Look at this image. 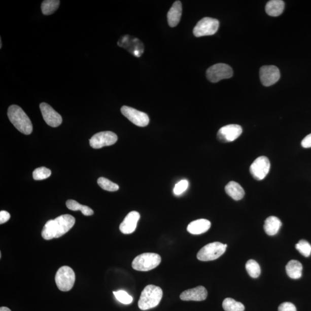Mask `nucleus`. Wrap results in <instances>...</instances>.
Listing matches in <instances>:
<instances>
[{
	"label": "nucleus",
	"mask_w": 311,
	"mask_h": 311,
	"mask_svg": "<svg viewBox=\"0 0 311 311\" xmlns=\"http://www.w3.org/2000/svg\"><path fill=\"white\" fill-rule=\"evenodd\" d=\"M75 217L63 215L54 220H50L45 225L42 232V237L47 240L59 238L65 235L75 224Z\"/></svg>",
	"instance_id": "obj_1"
},
{
	"label": "nucleus",
	"mask_w": 311,
	"mask_h": 311,
	"mask_svg": "<svg viewBox=\"0 0 311 311\" xmlns=\"http://www.w3.org/2000/svg\"><path fill=\"white\" fill-rule=\"evenodd\" d=\"M8 116L12 124L21 133L25 135L32 133L33 127L31 121L19 106H11L8 110Z\"/></svg>",
	"instance_id": "obj_2"
},
{
	"label": "nucleus",
	"mask_w": 311,
	"mask_h": 311,
	"mask_svg": "<svg viewBox=\"0 0 311 311\" xmlns=\"http://www.w3.org/2000/svg\"><path fill=\"white\" fill-rule=\"evenodd\" d=\"M163 297V291L159 287L149 285L145 288L141 294L138 302L140 309L146 310L156 307Z\"/></svg>",
	"instance_id": "obj_3"
},
{
	"label": "nucleus",
	"mask_w": 311,
	"mask_h": 311,
	"mask_svg": "<svg viewBox=\"0 0 311 311\" xmlns=\"http://www.w3.org/2000/svg\"><path fill=\"white\" fill-rule=\"evenodd\" d=\"M161 261V257L156 253H144L136 257L132 262V267L134 270L148 271L154 269Z\"/></svg>",
	"instance_id": "obj_4"
},
{
	"label": "nucleus",
	"mask_w": 311,
	"mask_h": 311,
	"mask_svg": "<svg viewBox=\"0 0 311 311\" xmlns=\"http://www.w3.org/2000/svg\"><path fill=\"white\" fill-rule=\"evenodd\" d=\"M76 275L72 268L69 266H62L58 270L55 277L58 288L62 292L70 291L75 283Z\"/></svg>",
	"instance_id": "obj_5"
},
{
	"label": "nucleus",
	"mask_w": 311,
	"mask_h": 311,
	"mask_svg": "<svg viewBox=\"0 0 311 311\" xmlns=\"http://www.w3.org/2000/svg\"><path fill=\"white\" fill-rule=\"evenodd\" d=\"M227 247V245L220 242L211 243L199 251L197 257L201 261H214L224 254Z\"/></svg>",
	"instance_id": "obj_6"
},
{
	"label": "nucleus",
	"mask_w": 311,
	"mask_h": 311,
	"mask_svg": "<svg viewBox=\"0 0 311 311\" xmlns=\"http://www.w3.org/2000/svg\"><path fill=\"white\" fill-rule=\"evenodd\" d=\"M219 22L216 19L204 18L199 20L193 29L196 37H201L214 35L219 28Z\"/></svg>",
	"instance_id": "obj_7"
},
{
	"label": "nucleus",
	"mask_w": 311,
	"mask_h": 311,
	"mask_svg": "<svg viewBox=\"0 0 311 311\" xmlns=\"http://www.w3.org/2000/svg\"><path fill=\"white\" fill-rule=\"evenodd\" d=\"M232 67L225 63H217L211 66L206 71V77L212 83H217L221 80L232 78Z\"/></svg>",
	"instance_id": "obj_8"
},
{
	"label": "nucleus",
	"mask_w": 311,
	"mask_h": 311,
	"mask_svg": "<svg viewBox=\"0 0 311 311\" xmlns=\"http://www.w3.org/2000/svg\"><path fill=\"white\" fill-rule=\"evenodd\" d=\"M270 169L269 160L266 156H260L250 166V171L255 180H263Z\"/></svg>",
	"instance_id": "obj_9"
},
{
	"label": "nucleus",
	"mask_w": 311,
	"mask_h": 311,
	"mask_svg": "<svg viewBox=\"0 0 311 311\" xmlns=\"http://www.w3.org/2000/svg\"><path fill=\"white\" fill-rule=\"evenodd\" d=\"M116 134L112 131H101L93 135L89 140V144L92 148L100 149L104 147L112 146L117 142Z\"/></svg>",
	"instance_id": "obj_10"
},
{
	"label": "nucleus",
	"mask_w": 311,
	"mask_h": 311,
	"mask_svg": "<svg viewBox=\"0 0 311 311\" xmlns=\"http://www.w3.org/2000/svg\"><path fill=\"white\" fill-rule=\"evenodd\" d=\"M121 113L130 122L139 127L147 126L150 122V118L147 114L128 106H123Z\"/></svg>",
	"instance_id": "obj_11"
},
{
	"label": "nucleus",
	"mask_w": 311,
	"mask_h": 311,
	"mask_svg": "<svg viewBox=\"0 0 311 311\" xmlns=\"http://www.w3.org/2000/svg\"><path fill=\"white\" fill-rule=\"evenodd\" d=\"M260 79L264 86L270 87L280 79V72L275 66H263L259 71Z\"/></svg>",
	"instance_id": "obj_12"
},
{
	"label": "nucleus",
	"mask_w": 311,
	"mask_h": 311,
	"mask_svg": "<svg viewBox=\"0 0 311 311\" xmlns=\"http://www.w3.org/2000/svg\"><path fill=\"white\" fill-rule=\"evenodd\" d=\"M243 132L242 127L238 125L231 124L223 126L217 133V139L221 142H232L240 137Z\"/></svg>",
	"instance_id": "obj_13"
},
{
	"label": "nucleus",
	"mask_w": 311,
	"mask_h": 311,
	"mask_svg": "<svg viewBox=\"0 0 311 311\" xmlns=\"http://www.w3.org/2000/svg\"><path fill=\"white\" fill-rule=\"evenodd\" d=\"M40 109L45 121L51 127H56L60 125L62 122L61 115L46 103L40 105Z\"/></svg>",
	"instance_id": "obj_14"
},
{
	"label": "nucleus",
	"mask_w": 311,
	"mask_h": 311,
	"mask_svg": "<svg viewBox=\"0 0 311 311\" xmlns=\"http://www.w3.org/2000/svg\"><path fill=\"white\" fill-rule=\"evenodd\" d=\"M119 42V45L123 47L128 50L131 54L134 56L140 57L142 56L144 51V46L142 42L137 38L126 36L123 38V40Z\"/></svg>",
	"instance_id": "obj_15"
},
{
	"label": "nucleus",
	"mask_w": 311,
	"mask_h": 311,
	"mask_svg": "<svg viewBox=\"0 0 311 311\" xmlns=\"http://www.w3.org/2000/svg\"><path fill=\"white\" fill-rule=\"evenodd\" d=\"M140 219V215L139 212L136 211L130 212L119 226V229H120L121 232L125 234V235L133 233L137 228Z\"/></svg>",
	"instance_id": "obj_16"
},
{
	"label": "nucleus",
	"mask_w": 311,
	"mask_h": 311,
	"mask_svg": "<svg viewBox=\"0 0 311 311\" xmlns=\"http://www.w3.org/2000/svg\"><path fill=\"white\" fill-rule=\"evenodd\" d=\"M208 292L205 288L202 286L186 290L180 295V299L183 301H201L206 300Z\"/></svg>",
	"instance_id": "obj_17"
},
{
	"label": "nucleus",
	"mask_w": 311,
	"mask_h": 311,
	"mask_svg": "<svg viewBox=\"0 0 311 311\" xmlns=\"http://www.w3.org/2000/svg\"><path fill=\"white\" fill-rule=\"evenodd\" d=\"M211 227V223L206 219H199L193 221L187 226V230L193 235H200L206 232Z\"/></svg>",
	"instance_id": "obj_18"
},
{
	"label": "nucleus",
	"mask_w": 311,
	"mask_h": 311,
	"mask_svg": "<svg viewBox=\"0 0 311 311\" xmlns=\"http://www.w3.org/2000/svg\"><path fill=\"white\" fill-rule=\"evenodd\" d=\"M182 14V6L180 1L173 4L168 12V23L170 27H175L180 23Z\"/></svg>",
	"instance_id": "obj_19"
},
{
	"label": "nucleus",
	"mask_w": 311,
	"mask_h": 311,
	"mask_svg": "<svg viewBox=\"0 0 311 311\" xmlns=\"http://www.w3.org/2000/svg\"><path fill=\"white\" fill-rule=\"evenodd\" d=\"M225 192L235 201H239L245 195L244 189L236 182H229L225 186Z\"/></svg>",
	"instance_id": "obj_20"
},
{
	"label": "nucleus",
	"mask_w": 311,
	"mask_h": 311,
	"mask_svg": "<svg viewBox=\"0 0 311 311\" xmlns=\"http://www.w3.org/2000/svg\"><path fill=\"white\" fill-rule=\"evenodd\" d=\"M281 225L282 223L278 217L270 216L265 220L263 227L268 235L274 236L278 233Z\"/></svg>",
	"instance_id": "obj_21"
},
{
	"label": "nucleus",
	"mask_w": 311,
	"mask_h": 311,
	"mask_svg": "<svg viewBox=\"0 0 311 311\" xmlns=\"http://www.w3.org/2000/svg\"><path fill=\"white\" fill-rule=\"evenodd\" d=\"M285 3L281 0H271L266 6L267 14L273 17L279 16L283 14L284 10Z\"/></svg>",
	"instance_id": "obj_22"
},
{
	"label": "nucleus",
	"mask_w": 311,
	"mask_h": 311,
	"mask_svg": "<svg viewBox=\"0 0 311 311\" xmlns=\"http://www.w3.org/2000/svg\"><path fill=\"white\" fill-rule=\"evenodd\" d=\"M286 271L288 275L292 279H299L301 278L302 271L301 263L296 261L292 260L289 261L286 266Z\"/></svg>",
	"instance_id": "obj_23"
},
{
	"label": "nucleus",
	"mask_w": 311,
	"mask_h": 311,
	"mask_svg": "<svg viewBox=\"0 0 311 311\" xmlns=\"http://www.w3.org/2000/svg\"><path fill=\"white\" fill-rule=\"evenodd\" d=\"M66 205L69 210L73 211H80L84 216H92L93 215V211L90 208L83 205L75 200L69 199L66 202Z\"/></svg>",
	"instance_id": "obj_24"
},
{
	"label": "nucleus",
	"mask_w": 311,
	"mask_h": 311,
	"mask_svg": "<svg viewBox=\"0 0 311 311\" xmlns=\"http://www.w3.org/2000/svg\"><path fill=\"white\" fill-rule=\"evenodd\" d=\"M225 311H245V305L240 302L236 301L232 298H227L223 302Z\"/></svg>",
	"instance_id": "obj_25"
},
{
	"label": "nucleus",
	"mask_w": 311,
	"mask_h": 311,
	"mask_svg": "<svg viewBox=\"0 0 311 311\" xmlns=\"http://www.w3.org/2000/svg\"><path fill=\"white\" fill-rule=\"evenodd\" d=\"M60 2L58 0H47L42 3L41 10L43 14L49 15L54 14L58 10Z\"/></svg>",
	"instance_id": "obj_26"
},
{
	"label": "nucleus",
	"mask_w": 311,
	"mask_h": 311,
	"mask_svg": "<svg viewBox=\"0 0 311 311\" xmlns=\"http://www.w3.org/2000/svg\"><path fill=\"white\" fill-rule=\"evenodd\" d=\"M246 268L248 274L254 279L258 278L261 274V267L258 262L253 259H250L246 264Z\"/></svg>",
	"instance_id": "obj_27"
},
{
	"label": "nucleus",
	"mask_w": 311,
	"mask_h": 311,
	"mask_svg": "<svg viewBox=\"0 0 311 311\" xmlns=\"http://www.w3.org/2000/svg\"><path fill=\"white\" fill-rule=\"evenodd\" d=\"M97 184L99 185L101 189L106 191H116L119 190L118 185L103 177L98 179Z\"/></svg>",
	"instance_id": "obj_28"
},
{
	"label": "nucleus",
	"mask_w": 311,
	"mask_h": 311,
	"mask_svg": "<svg viewBox=\"0 0 311 311\" xmlns=\"http://www.w3.org/2000/svg\"><path fill=\"white\" fill-rule=\"evenodd\" d=\"M50 170L44 167H40L34 170L32 176L34 180L41 181L46 180L51 176Z\"/></svg>",
	"instance_id": "obj_29"
},
{
	"label": "nucleus",
	"mask_w": 311,
	"mask_h": 311,
	"mask_svg": "<svg viewBox=\"0 0 311 311\" xmlns=\"http://www.w3.org/2000/svg\"><path fill=\"white\" fill-rule=\"evenodd\" d=\"M113 294L117 300L123 304H130L133 301V297L126 291H122V290L117 292H113Z\"/></svg>",
	"instance_id": "obj_30"
},
{
	"label": "nucleus",
	"mask_w": 311,
	"mask_h": 311,
	"mask_svg": "<svg viewBox=\"0 0 311 311\" xmlns=\"http://www.w3.org/2000/svg\"><path fill=\"white\" fill-rule=\"evenodd\" d=\"M296 249L305 257H308L311 254V246L307 241L301 240L296 245Z\"/></svg>",
	"instance_id": "obj_31"
},
{
	"label": "nucleus",
	"mask_w": 311,
	"mask_h": 311,
	"mask_svg": "<svg viewBox=\"0 0 311 311\" xmlns=\"http://www.w3.org/2000/svg\"><path fill=\"white\" fill-rule=\"evenodd\" d=\"M189 182L187 180H182L180 182H178L177 184L175 186L174 189V193L176 195H181L184 193L185 191L188 188Z\"/></svg>",
	"instance_id": "obj_32"
},
{
	"label": "nucleus",
	"mask_w": 311,
	"mask_h": 311,
	"mask_svg": "<svg viewBox=\"0 0 311 311\" xmlns=\"http://www.w3.org/2000/svg\"><path fill=\"white\" fill-rule=\"evenodd\" d=\"M279 311H297V309L295 305L291 302H285L279 306Z\"/></svg>",
	"instance_id": "obj_33"
},
{
	"label": "nucleus",
	"mask_w": 311,
	"mask_h": 311,
	"mask_svg": "<svg viewBox=\"0 0 311 311\" xmlns=\"http://www.w3.org/2000/svg\"><path fill=\"white\" fill-rule=\"evenodd\" d=\"M11 217L10 214L7 211L0 212V224H3L7 222Z\"/></svg>",
	"instance_id": "obj_34"
},
{
	"label": "nucleus",
	"mask_w": 311,
	"mask_h": 311,
	"mask_svg": "<svg viewBox=\"0 0 311 311\" xmlns=\"http://www.w3.org/2000/svg\"><path fill=\"white\" fill-rule=\"evenodd\" d=\"M301 146L304 148H311V133L306 135L301 142Z\"/></svg>",
	"instance_id": "obj_35"
},
{
	"label": "nucleus",
	"mask_w": 311,
	"mask_h": 311,
	"mask_svg": "<svg viewBox=\"0 0 311 311\" xmlns=\"http://www.w3.org/2000/svg\"><path fill=\"white\" fill-rule=\"evenodd\" d=\"M0 311H11L10 308L6 307V306H3V307L0 308Z\"/></svg>",
	"instance_id": "obj_36"
},
{
	"label": "nucleus",
	"mask_w": 311,
	"mask_h": 311,
	"mask_svg": "<svg viewBox=\"0 0 311 311\" xmlns=\"http://www.w3.org/2000/svg\"><path fill=\"white\" fill-rule=\"evenodd\" d=\"M2 48V40H1V48Z\"/></svg>",
	"instance_id": "obj_37"
}]
</instances>
